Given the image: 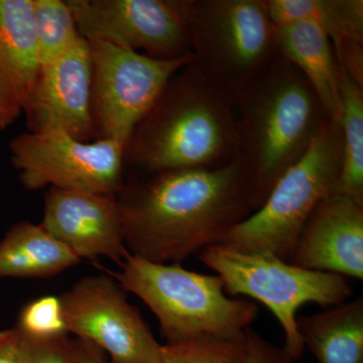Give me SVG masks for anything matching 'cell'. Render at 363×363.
I'll return each instance as SVG.
<instances>
[{
	"label": "cell",
	"instance_id": "obj_1",
	"mask_svg": "<svg viewBox=\"0 0 363 363\" xmlns=\"http://www.w3.org/2000/svg\"><path fill=\"white\" fill-rule=\"evenodd\" d=\"M128 252L180 264L220 245L255 211L252 179L240 159L215 169L145 175L117 196Z\"/></svg>",
	"mask_w": 363,
	"mask_h": 363
},
{
	"label": "cell",
	"instance_id": "obj_2",
	"mask_svg": "<svg viewBox=\"0 0 363 363\" xmlns=\"http://www.w3.org/2000/svg\"><path fill=\"white\" fill-rule=\"evenodd\" d=\"M240 156L234 97L194 61L177 72L124 147V168L143 175L215 169Z\"/></svg>",
	"mask_w": 363,
	"mask_h": 363
},
{
	"label": "cell",
	"instance_id": "obj_3",
	"mask_svg": "<svg viewBox=\"0 0 363 363\" xmlns=\"http://www.w3.org/2000/svg\"><path fill=\"white\" fill-rule=\"evenodd\" d=\"M234 104L255 211L328 119L312 86L281 54L234 95Z\"/></svg>",
	"mask_w": 363,
	"mask_h": 363
},
{
	"label": "cell",
	"instance_id": "obj_4",
	"mask_svg": "<svg viewBox=\"0 0 363 363\" xmlns=\"http://www.w3.org/2000/svg\"><path fill=\"white\" fill-rule=\"evenodd\" d=\"M114 278L154 313L167 343L211 338L241 341L259 314L245 298L227 295L217 274L128 255Z\"/></svg>",
	"mask_w": 363,
	"mask_h": 363
},
{
	"label": "cell",
	"instance_id": "obj_5",
	"mask_svg": "<svg viewBox=\"0 0 363 363\" xmlns=\"http://www.w3.org/2000/svg\"><path fill=\"white\" fill-rule=\"evenodd\" d=\"M342 161L340 123L326 121L309 149L274 184L259 209L220 245L266 252L291 262L303 227L320 202L334 194Z\"/></svg>",
	"mask_w": 363,
	"mask_h": 363
},
{
	"label": "cell",
	"instance_id": "obj_6",
	"mask_svg": "<svg viewBox=\"0 0 363 363\" xmlns=\"http://www.w3.org/2000/svg\"><path fill=\"white\" fill-rule=\"evenodd\" d=\"M185 21L193 61L234 95L279 56L278 28L266 0H174Z\"/></svg>",
	"mask_w": 363,
	"mask_h": 363
},
{
	"label": "cell",
	"instance_id": "obj_7",
	"mask_svg": "<svg viewBox=\"0 0 363 363\" xmlns=\"http://www.w3.org/2000/svg\"><path fill=\"white\" fill-rule=\"evenodd\" d=\"M197 255L219 276L227 295L252 298L274 315L285 337L283 350L295 362L305 351L298 330V309L310 303L331 307L345 302L352 294L345 277L304 269L271 253L215 245Z\"/></svg>",
	"mask_w": 363,
	"mask_h": 363
},
{
	"label": "cell",
	"instance_id": "obj_8",
	"mask_svg": "<svg viewBox=\"0 0 363 363\" xmlns=\"http://www.w3.org/2000/svg\"><path fill=\"white\" fill-rule=\"evenodd\" d=\"M89 45L92 85L91 114L96 140L125 147L172 77L193 60H159L99 40Z\"/></svg>",
	"mask_w": 363,
	"mask_h": 363
},
{
	"label": "cell",
	"instance_id": "obj_9",
	"mask_svg": "<svg viewBox=\"0 0 363 363\" xmlns=\"http://www.w3.org/2000/svg\"><path fill=\"white\" fill-rule=\"evenodd\" d=\"M124 147L116 140L83 142L58 130L23 133L9 145L26 190L57 188L113 197L125 184Z\"/></svg>",
	"mask_w": 363,
	"mask_h": 363
},
{
	"label": "cell",
	"instance_id": "obj_10",
	"mask_svg": "<svg viewBox=\"0 0 363 363\" xmlns=\"http://www.w3.org/2000/svg\"><path fill=\"white\" fill-rule=\"evenodd\" d=\"M60 297L69 334L106 352L111 363H161L162 344L116 279L85 277Z\"/></svg>",
	"mask_w": 363,
	"mask_h": 363
},
{
	"label": "cell",
	"instance_id": "obj_11",
	"mask_svg": "<svg viewBox=\"0 0 363 363\" xmlns=\"http://www.w3.org/2000/svg\"><path fill=\"white\" fill-rule=\"evenodd\" d=\"M86 40L159 60L190 56L185 21L174 0H67Z\"/></svg>",
	"mask_w": 363,
	"mask_h": 363
},
{
	"label": "cell",
	"instance_id": "obj_12",
	"mask_svg": "<svg viewBox=\"0 0 363 363\" xmlns=\"http://www.w3.org/2000/svg\"><path fill=\"white\" fill-rule=\"evenodd\" d=\"M91 85L89 45L83 38L65 54L40 67L23 113L28 131L58 130L83 142L96 140L91 114Z\"/></svg>",
	"mask_w": 363,
	"mask_h": 363
},
{
	"label": "cell",
	"instance_id": "obj_13",
	"mask_svg": "<svg viewBox=\"0 0 363 363\" xmlns=\"http://www.w3.org/2000/svg\"><path fill=\"white\" fill-rule=\"evenodd\" d=\"M40 225L80 260L107 257L121 264L130 255L113 196L49 188Z\"/></svg>",
	"mask_w": 363,
	"mask_h": 363
},
{
	"label": "cell",
	"instance_id": "obj_14",
	"mask_svg": "<svg viewBox=\"0 0 363 363\" xmlns=\"http://www.w3.org/2000/svg\"><path fill=\"white\" fill-rule=\"evenodd\" d=\"M291 262L362 281L363 204L340 194L320 202L303 227Z\"/></svg>",
	"mask_w": 363,
	"mask_h": 363
},
{
	"label": "cell",
	"instance_id": "obj_15",
	"mask_svg": "<svg viewBox=\"0 0 363 363\" xmlns=\"http://www.w3.org/2000/svg\"><path fill=\"white\" fill-rule=\"evenodd\" d=\"M40 67L33 0H0V130L25 113Z\"/></svg>",
	"mask_w": 363,
	"mask_h": 363
},
{
	"label": "cell",
	"instance_id": "obj_16",
	"mask_svg": "<svg viewBox=\"0 0 363 363\" xmlns=\"http://www.w3.org/2000/svg\"><path fill=\"white\" fill-rule=\"evenodd\" d=\"M278 45L279 54L312 86L327 119L340 121V66L323 28L309 21L279 28Z\"/></svg>",
	"mask_w": 363,
	"mask_h": 363
},
{
	"label": "cell",
	"instance_id": "obj_17",
	"mask_svg": "<svg viewBox=\"0 0 363 363\" xmlns=\"http://www.w3.org/2000/svg\"><path fill=\"white\" fill-rule=\"evenodd\" d=\"M298 330L318 363H363V297L298 317Z\"/></svg>",
	"mask_w": 363,
	"mask_h": 363
},
{
	"label": "cell",
	"instance_id": "obj_18",
	"mask_svg": "<svg viewBox=\"0 0 363 363\" xmlns=\"http://www.w3.org/2000/svg\"><path fill=\"white\" fill-rule=\"evenodd\" d=\"M79 262L80 259L40 224H14L0 240V279L50 278Z\"/></svg>",
	"mask_w": 363,
	"mask_h": 363
},
{
	"label": "cell",
	"instance_id": "obj_19",
	"mask_svg": "<svg viewBox=\"0 0 363 363\" xmlns=\"http://www.w3.org/2000/svg\"><path fill=\"white\" fill-rule=\"evenodd\" d=\"M277 28L314 23L330 38L333 48L345 40L363 44L362 0H266Z\"/></svg>",
	"mask_w": 363,
	"mask_h": 363
},
{
	"label": "cell",
	"instance_id": "obj_20",
	"mask_svg": "<svg viewBox=\"0 0 363 363\" xmlns=\"http://www.w3.org/2000/svg\"><path fill=\"white\" fill-rule=\"evenodd\" d=\"M342 161L334 194L363 204V87L340 67Z\"/></svg>",
	"mask_w": 363,
	"mask_h": 363
},
{
	"label": "cell",
	"instance_id": "obj_21",
	"mask_svg": "<svg viewBox=\"0 0 363 363\" xmlns=\"http://www.w3.org/2000/svg\"><path fill=\"white\" fill-rule=\"evenodd\" d=\"M33 23L42 66L83 39L67 0H33Z\"/></svg>",
	"mask_w": 363,
	"mask_h": 363
},
{
	"label": "cell",
	"instance_id": "obj_22",
	"mask_svg": "<svg viewBox=\"0 0 363 363\" xmlns=\"http://www.w3.org/2000/svg\"><path fill=\"white\" fill-rule=\"evenodd\" d=\"M14 328L21 337L35 341H61L68 337V326L60 296H42L23 306Z\"/></svg>",
	"mask_w": 363,
	"mask_h": 363
},
{
	"label": "cell",
	"instance_id": "obj_23",
	"mask_svg": "<svg viewBox=\"0 0 363 363\" xmlns=\"http://www.w3.org/2000/svg\"><path fill=\"white\" fill-rule=\"evenodd\" d=\"M243 350L245 339L241 341L191 339L162 344L161 363H236L242 357Z\"/></svg>",
	"mask_w": 363,
	"mask_h": 363
},
{
	"label": "cell",
	"instance_id": "obj_24",
	"mask_svg": "<svg viewBox=\"0 0 363 363\" xmlns=\"http://www.w3.org/2000/svg\"><path fill=\"white\" fill-rule=\"evenodd\" d=\"M283 347L274 345L252 328L245 332V350L236 363H295Z\"/></svg>",
	"mask_w": 363,
	"mask_h": 363
},
{
	"label": "cell",
	"instance_id": "obj_25",
	"mask_svg": "<svg viewBox=\"0 0 363 363\" xmlns=\"http://www.w3.org/2000/svg\"><path fill=\"white\" fill-rule=\"evenodd\" d=\"M23 339L28 363H71L64 350V339L52 342Z\"/></svg>",
	"mask_w": 363,
	"mask_h": 363
},
{
	"label": "cell",
	"instance_id": "obj_26",
	"mask_svg": "<svg viewBox=\"0 0 363 363\" xmlns=\"http://www.w3.org/2000/svg\"><path fill=\"white\" fill-rule=\"evenodd\" d=\"M0 363H28L25 342L14 327L0 330Z\"/></svg>",
	"mask_w": 363,
	"mask_h": 363
},
{
	"label": "cell",
	"instance_id": "obj_27",
	"mask_svg": "<svg viewBox=\"0 0 363 363\" xmlns=\"http://www.w3.org/2000/svg\"><path fill=\"white\" fill-rule=\"evenodd\" d=\"M63 347L71 363H107L104 352L87 341L66 338Z\"/></svg>",
	"mask_w": 363,
	"mask_h": 363
}]
</instances>
